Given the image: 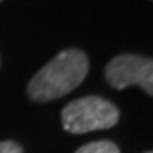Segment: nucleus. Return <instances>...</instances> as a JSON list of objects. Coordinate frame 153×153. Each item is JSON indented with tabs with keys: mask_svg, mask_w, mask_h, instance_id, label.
I'll return each instance as SVG.
<instances>
[{
	"mask_svg": "<svg viewBox=\"0 0 153 153\" xmlns=\"http://www.w3.org/2000/svg\"><path fill=\"white\" fill-rule=\"evenodd\" d=\"M88 71V58L80 49H65L46 63L27 85L29 97L36 102L60 99L75 90Z\"/></svg>",
	"mask_w": 153,
	"mask_h": 153,
	"instance_id": "1",
	"label": "nucleus"
},
{
	"mask_svg": "<svg viewBox=\"0 0 153 153\" xmlns=\"http://www.w3.org/2000/svg\"><path fill=\"white\" fill-rule=\"evenodd\" d=\"M65 131L83 134L99 129H109L117 124L119 111L112 102L97 95L76 99L66 105L61 112Z\"/></svg>",
	"mask_w": 153,
	"mask_h": 153,
	"instance_id": "2",
	"label": "nucleus"
},
{
	"mask_svg": "<svg viewBox=\"0 0 153 153\" xmlns=\"http://www.w3.org/2000/svg\"><path fill=\"white\" fill-rule=\"evenodd\" d=\"M111 87L123 90L138 85L153 95V58L140 55H117L107 63L104 70Z\"/></svg>",
	"mask_w": 153,
	"mask_h": 153,
	"instance_id": "3",
	"label": "nucleus"
},
{
	"mask_svg": "<svg viewBox=\"0 0 153 153\" xmlns=\"http://www.w3.org/2000/svg\"><path fill=\"white\" fill-rule=\"evenodd\" d=\"M75 153H121L117 145L112 141H92L76 150Z\"/></svg>",
	"mask_w": 153,
	"mask_h": 153,
	"instance_id": "4",
	"label": "nucleus"
},
{
	"mask_svg": "<svg viewBox=\"0 0 153 153\" xmlns=\"http://www.w3.org/2000/svg\"><path fill=\"white\" fill-rule=\"evenodd\" d=\"M0 153H24L21 145L14 141H2L0 143Z\"/></svg>",
	"mask_w": 153,
	"mask_h": 153,
	"instance_id": "5",
	"label": "nucleus"
},
{
	"mask_svg": "<svg viewBox=\"0 0 153 153\" xmlns=\"http://www.w3.org/2000/svg\"><path fill=\"white\" fill-rule=\"evenodd\" d=\"M145 153H153V152H145Z\"/></svg>",
	"mask_w": 153,
	"mask_h": 153,
	"instance_id": "6",
	"label": "nucleus"
},
{
	"mask_svg": "<svg viewBox=\"0 0 153 153\" xmlns=\"http://www.w3.org/2000/svg\"><path fill=\"white\" fill-rule=\"evenodd\" d=\"M0 2H2V0H0Z\"/></svg>",
	"mask_w": 153,
	"mask_h": 153,
	"instance_id": "7",
	"label": "nucleus"
}]
</instances>
